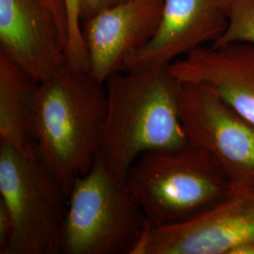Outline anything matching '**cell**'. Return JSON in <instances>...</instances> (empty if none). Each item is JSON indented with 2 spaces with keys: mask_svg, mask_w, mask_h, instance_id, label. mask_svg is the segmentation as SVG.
<instances>
[{
  "mask_svg": "<svg viewBox=\"0 0 254 254\" xmlns=\"http://www.w3.org/2000/svg\"><path fill=\"white\" fill-rule=\"evenodd\" d=\"M127 183L151 228L194 218L234 189L212 156L190 143L141 154Z\"/></svg>",
  "mask_w": 254,
  "mask_h": 254,
  "instance_id": "cell-3",
  "label": "cell"
},
{
  "mask_svg": "<svg viewBox=\"0 0 254 254\" xmlns=\"http://www.w3.org/2000/svg\"><path fill=\"white\" fill-rule=\"evenodd\" d=\"M242 254H254V247H251L246 249L245 251L242 253Z\"/></svg>",
  "mask_w": 254,
  "mask_h": 254,
  "instance_id": "cell-18",
  "label": "cell"
},
{
  "mask_svg": "<svg viewBox=\"0 0 254 254\" xmlns=\"http://www.w3.org/2000/svg\"><path fill=\"white\" fill-rule=\"evenodd\" d=\"M163 0H124L83 21L90 73L101 83L123 71L130 56L154 36Z\"/></svg>",
  "mask_w": 254,
  "mask_h": 254,
  "instance_id": "cell-8",
  "label": "cell"
},
{
  "mask_svg": "<svg viewBox=\"0 0 254 254\" xmlns=\"http://www.w3.org/2000/svg\"><path fill=\"white\" fill-rule=\"evenodd\" d=\"M67 13L66 65L75 71L90 72V61L83 27V0H64Z\"/></svg>",
  "mask_w": 254,
  "mask_h": 254,
  "instance_id": "cell-13",
  "label": "cell"
},
{
  "mask_svg": "<svg viewBox=\"0 0 254 254\" xmlns=\"http://www.w3.org/2000/svg\"><path fill=\"white\" fill-rule=\"evenodd\" d=\"M107 112L99 156L123 181L148 151L188 144L180 116L181 82L169 66L114 73L105 83Z\"/></svg>",
  "mask_w": 254,
  "mask_h": 254,
  "instance_id": "cell-1",
  "label": "cell"
},
{
  "mask_svg": "<svg viewBox=\"0 0 254 254\" xmlns=\"http://www.w3.org/2000/svg\"><path fill=\"white\" fill-rule=\"evenodd\" d=\"M54 19L57 27L63 37L66 47L67 41V13L64 0H34Z\"/></svg>",
  "mask_w": 254,
  "mask_h": 254,
  "instance_id": "cell-15",
  "label": "cell"
},
{
  "mask_svg": "<svg viewBox=\"0 0 254 254\" xmlns=\"http://www.w3.org/2000/svg\"><path fill=\"white\" fill-rule=\"evenodd\" d=\"M254 247V191L234 188L194 218L149 228L135 254H242Z\"/></svg>",
  "mask_w": 254,
  "mask_h": 254,
  "instance_id": "cell-7",
  "label": "cell"
},
{
  "mask_svg": "<svg viewBox=\"0 0 254 254\" xmlns=\"http://www.w3.org/2000/svg\"><path fill=\"white\" fill-rule=\"evenodd\" d=\"M0 54L38 82L66 64L54 19L34 0H0Z\"/></svg>",
  "mask_w": 254,
  "mask_h": 254,
  "instance_id": "cell-10",
  "label": "cell"
},
{
  "mask_svg": "<svg viewBox=\"0 0 254 254\" xmlns=\"http://www.w3.org/2000/svg\"><path fill=\"white\" fill-rule=\"evenodd\" d=\"M233 43L254 46V0H232L226 28L212 45Z\"/></svg>",
  "mask_w": 254,
  "mask_h": 254,
  "instance_id": "cell-14",
  "label": "cell"
},
{
  "mask_svg": "<svg viewBox=\"0 0 254 254\" xmlns=\"http://www.w3.org/2000/svg\"><path fill=\"white\" fill-rule=\"evenodd\" d=\"M12 236V225L9 213L0 203V254H8L9 243Z\"/></svg>",
  "mask_w": 254,
  "mask_h": 254,
  "instance_id": "cell-16",
  "label": "cell"
},
{
  "mask_svg": "<svg viewBox=\"0 0 254 254\" xmlns=\"http://www.w3.org/2000/svg\"><path fill=\"white\" fill-rule=\"evenodd\" d=\"M39 84L0 54V142L23 151L35 144Z\"/></svg>",
  "mask_w": 254,
  "mask_h": 254,
  "instance_id": "cell-12",
  "label": "cell"
},
{
  "mask_svg": "<svg viewBox=\"0 0 254 254\" xmlns=\"http://www.w3.org/2000/svg\"><path fill=\"white\" fill-rule=\"evenodd\" d=\"M107 112L104 83L66 64L40 82L35 146L49 172L70 194L73 182L99 156Z\"/></svg>",
  "mask_w": 254,
  "mask_h": 254,
  "instance_id": "cell-2",
  "label": "cell"
},
{
  "mask_svg": "<svg viewBox=\"0 0 254 254\" xmlns=\"http://www.w3.org/2000/svg\"><path fill=\"white\" fill-rule=\"evenodd\" d=\"M150 225L127 181L97 158L73 182L62 254H135Z\"/></svg>",
  "mask_w": 254,
  "mask_h": 254,
  "instance_id": "cell-4",
  "label": "cell"
},
{
  "mask_svg": "<svg viewBox=\"0 0 254 254\" xmlns=\"http://www.w3.org/2000/svg\"><path fill=\"white\" fill-rule=\"evenodd\" d=\"M180 116L188 143L210 154L234 188L254 191V125L200 83H181Z\"/></svg>",
  "mask_w": 254,
  "mask_h": 254,
  "instance_id": "cell-6",
  "label": "cell"
},
{
  "mask_svg": "<svg viewBox=\"0 0 254 254\" xmlns=\"http://www.w3.org/2000/svg\"><path fill=\"white\" fill-rule=\"evenodd\" d=\"M181 83L208 86L218 97L254 126V46L233 43L204 46L169 65Z\"/></svg>",
  "mask_w": 254,
  "mask_h": 254,
  "instance_id": "cell-11",
  "label": "cell"
},
{
  "mask_svg": "<svg viewBox=\"0 0 254 254\" xmlns=\"http://www.w3.org/2000/svg\"><path fill=\"white\" fill-rule=\"evenodd\" d=\"M124 0H83V21L99 10L115 5Z\"/></svg>",
  "mask_w": 254,
  "mask_h": 254,
  "instance_id": "cell-17",
  "label": "cell"
},
{
  "mask_svg": "<svg viewBox=\"0 0 254 254\" xmlns=\"http://www.w3.org/2000/svg\"><path fill=\"white\" fill-rule=\"evenodd\" d=\"M0 203L9 213L8 254H60L69 193L40 158L36 146L0 142Z\"/></svg>",
  "mask_w": 254,
  "mask_h": 254,
  "instance_id": "cell-5",
  "label": "cell"
},
{
  "mask_svg": "<svg viewBox=\"0 0 254 254\" xmlns=\"http://www.w3.org/2000/svg\"><path fill=\"white\" fill-rule=\"evenodd\" d=\"M232 0H163L152 39L128 58L123 71L169 66L214 43L227 26Z\"/></svg>",
  "mask_w": 254,
  "mask_h": 254,
  "instance_id": "cell-9",
  "label": "cell"
}]
</instances>
